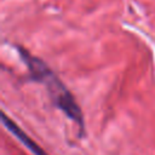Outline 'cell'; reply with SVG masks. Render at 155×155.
Wrapping results in <instances>:
<instances>
[{"mask_svg": "<svg viewBox=\"0 0 155 155\" xmlns=\"http://www.w3.org/2000/svg\"><path fill=\"white\" fill-rule=\"evenodd\" d=\"M18 52H19L23 62L28 67V70L30 73V79L35 80L38 82H41L47 87L48 94H50L52 102L54 103V105L58 109H61L70 120L76 122L82 132V130H84L82 113H81L78 103L75 102L73 94L67 90V87L58 79V76L40 58L31 56L29 52H27L22 47H18Z\"/></svg>", "mask_w": 155, "mask_h": 155, "instance_id": "obj_1", "label": "cell"}, {"mask_svg": "<svg viewBox=\"0 0 155 155\" xmlns=\"http://www.w3.org/2000/svg\"><path fill=\"white\" fill-rule=\"evenodd\" d=\"M1 121H2L4 126H5L22 144H24L34 155H48L36 142H34V140H33L12 119H10L5 113L1 114Z\"/></svg>", "mask_w": 155, "mask_h": 155, "instance_id": "obj_2", "label": "cell"}]
</instances>
